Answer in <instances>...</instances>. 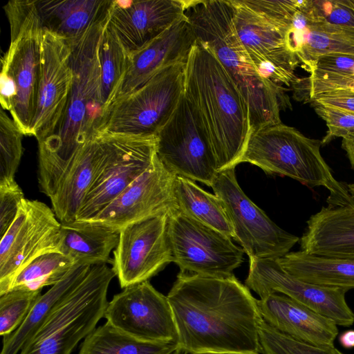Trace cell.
<instances>
[{"label": "cell", "mask_w": 354, "mask_h": 354, "mask_svg": "<svg viewBox=\"0 0 354 354\" xmlns=\"http://www.w3.org/2000/svg\"><path fill=\"white\" fill-rule=\"evenodd\" d=\"M178 345L194 354H259L257 299L232 274L179 272L167 295Z\"/></svg>", "instance_id": "cell-1"}, {"label": "cell", "mask_w": 354, "mask_h": 354, "mask_svg": "<svg viewBox=\"0 0 354 354\" xmlns=\"http://www.w3.org/2000/svg\"><path fill=\"white\" fill-rule=\"evenodd\" d=\"M106 24L91 28L73 43L68 42L72 52L71 90L55 131L38 143V181L41 191L49 198L76 153L104 123L99 47Z\"/></svg>", "instance_id": "cell-2"}, {"label": "cell", "mask_w": 354, "mask_h": 354, "mask_svg": "<svg viewBox=\"0 0 354 354\" xmlns=\"http://www.w3.org/2000/svg\"><path fill=\"white\" fill-rule=\"evenodd\" d=\"M185 93L206 132L218 172L235 167L251 134L248 108L212 50L197 40L186 61Z\"/></svg>", "instance_id": "cell-3"}, {"label": "cell", "mask_w": 354, "mask_h": 354, "mask_svg": "<svg viewBox=\"0 0 354 354\" xmlns=\"http://www.w3.org/2000/svg\"><path fill=\"white\" fill-rule=\"evenodd\" d=\"M185 15L196 40L212 50L242 94L251 133L281 123L280 111L290 106L288 97L254 66L235 30L230 0L189 1Z\"/></svg>", "instance_id": "cell-4"}, {"label": "cell", "mask_w": 354, "mask_h": 354, "mask_svg": "<svg viewBox=\"0 0 354 354\" xmlns=\"http://www.w3.org/2000/svg\"><path fill=\"white\" fill-rule=\"evenodd\" d=\"M10 42L1 58L0 103L26 136H32L40 77L43 28L35 0L9 1L4 6Z\"/></svg>", "instance_id": "cell-5"}, {"label": "cell", "mask_w": 354, "mask_h": 354, "mask_svg": "<svg viewBox=\"0 0 354 354\" xmlns=\"http://www.w3.org/2000/svg\"><path fill=\"white\" fill-rule=\"evenodd\" d=\"M114 277L113 268L106 263L92 266L18 354H71L104 317L108 288Z\"/></svg>", "instance_id": "cell-6"}, {"label": "cell", "mask_w": 354, "mask_h": 354, "mask_svg": "<svg viewBox=\"0 0 354 354\" xmlns=\"http://www.w3.org/2000/svg\"><path fill=\"white\" fill-rule=\"evenodd\" d=\"M322 144L282 122L268 125L251 133L240 163L249 162L267 174L288 176L310 187H324L333 193L342 182L324 160Z\"/></svg>", "instance_id": "cell-7"}, {"label": "cell", "mask_w": 354, "mask_h": 354, "mask_svg": "<svg viewBox=\"0 0 354 354\" xmlns=\"http://www.w3.org/2000/svg\"><path fill=\"white\" fill-rule=\"evenodd\" d=\"M186 61L165 68L136 91L116 100L100 131L156 136L184 93Z\"/></svg>", "instance_id": "cell-8"}, {"label": "cell", "mask_w": 354, "mask_h": 354, "mask_svg": "<svg viewBox=\"0 0 354 354\" xmlns=\"http://www.w3.org/2000/svg\"><path fill=\"white\" fill-rule=\"evenodd\" d=\"M221 198L234 234V240L252 261L279 259L299 238L279 227L257 206L239 186L235 167L219 171L211 187Z\"/></svg>", "instance_id": "cell-9"}, {"label": "cell", "mask_w": 354, "mask_h": 354, "mask_svg": "<svg viewBox=\"0 0 354 354\" xmlns=\"http://www.w3.org/2000/svg\"><path fill=\"white\" fill-rule=\"evenodd\" d=\"M167 233L173 262L181 273L228 277L244 260V250L230 237L188 216L178 208L168 215Z\"/></svg>", "instance_id": "cell-10"}, {"label": "cell", "mask_w": 354, "mask_h": 354, "mask_svg": "<svg viewBox=\"0 0 354 354\" xmlns=\"http://www.w3.org/2000/svg\"><path fill=\"white\" fill-rule=\"evenodd\" d=\"M156 156L174 175L209 187L218 173L208 137L185 91L171 117L156 135Z\"/></svg>", "instance_id": "cell-11"}, {"label": "cell", "mask_w": 354, "mask_h": 354, "mask_svg": "<svg viewBox=\"0 0 354 354\" xmlns=\"http://www.w3.org/2000/svg\"><path fill=\"white\" fill-rule=\"evenodd\" d=\"M100 132L106 156L77 214L78 221L93 219L152 165L156 156V136Z\"/></svg>", "instance_id": "cell-12"}, {"label": "cell", "mask_w": 354, "mask_h": 354, "mask_svg": "<svg viewBox=\"0 0 354 354\" xmlns=\"http://www.w3.org/2000/svg\"><path fill=\"white\" fill-rule=\"evenodd\" d=\"M60 227L46 204L23 200L16 218L1 237L0 295L10 290L16 276L35 259L59 252Z\"/></svg>", "instance_id": "cell-13"}, {"label": "cell", "mask_w": 354, "mask_h": 354, "mask_svg": "<svg viewBox=\"0 0 354 354\" xmlns=\"http://www.w3.org/2000/svg\"><path fill=\"white\" fill-rule=\"evenodd\" d=\"M168 215L148 217L120 230L112 268L121 288L149 281L173 262L167 233Z\"/></svg>", "instance_id": "cell-14"}, {"label": "cell", "mask_w": 354, "mask_h": 354, "mask_svg": "<svg viewBox=\"0 0 354 354\" xmlns=\"http://www.w3.org/2000/svg\"><path fill=\"white\" fill-rule=\"evenodd\" d=\"M104 317L113 327L138 339L178 344L167 297L149 281L128 286L108 302Z\"/></svg>", "instance_id": "cell-15"}, {"label": "cell", "mask_w": 354, "mask_h": 354, "mask_svg": "<svg viewBox=\"0 0 354 354\" xmlns=\"http://www.w3.org/2000/svg\"><path fill=\"white\" fill-rule=\"evenodd\" d=\"M245 285L260 299L273 292L285 295L337 326H350L354 323V313L345 299L347 290L299 279L287 272L277 259L250 261Z\"/></svg>", "instance_id": "cell-16"}, {"label": "cell", "mask_w": 354, "mask_h": 354, "mask_svg": "<svg viewBox=\"0 0 354 354\" xmlns=\"http://www.w3.org/2000/svg\"><path fill=\"white\" fill-rule=\"evenodd\" d=\"M236 34L260 75L275 84L290 86L299 64L287 48L281 29L254 12L241 0H230Z\"/></svg>", "instance_id": "cell-17"}, {"label": "cell", "mask_w": 354, "mask_h": 354, "mask_svg": "<svg viewBox=\"0 0 354 354\" xmlns=\"http://www.w3.org/2000/svg\"><path fill=\"white\" fill-rule=\"evenodd\" d=\"M71 47L63 38L43 30L40 77L32 136L38 143L50 137L64 114L73 81Z\"/></svg>", "instance_id": "cell-18"}, {"label": "cell", "mask_w": 354, "mask_h": 354, "mask_svg": "<svg viewBox=\"0 0 354 354\" xmlns=\"http://www.w3.org/2000/svg\"><path fill=\"white\" fill-rule=\"evenodd\" d=\"M176 176L156 156L152 165L91 221L120 232L129 223L169 214L178 208L174 192Z\"/></svg>", "instance_id": "cell-19"}, {"label": "cell", "mask_w": 354, "mask_h": 354, "mask_svg": "<svg viewBox=\"0 0 354 354\" xmlns=\"http://www.w3.org/2000/svg\"><path fill=\"white\" fill-rule=\"evenodd\" d=\"M326 203L306 221L299 239L301 250L317 256L354 257V183L342 182Z\"/></svg>", "instance_id": "cell-20"}, {"label": "cell", "mask_w": 354, "mask_h": 354, "mask_svg": "<svg viewBox=\"0 0 354 354\" xmlns=\"http://www.w3.org/2000/svg\"><path fill=\"white\" fill-rule=\"evenodd\" d=\"M188 1L113 0L106 24L131 55L185 15Z\"/></svg>", "instance_id": "cell-21"}, {"label": "cell", "mask_w": 354, "mask_h": 354, "mask_svg": "<svg viewBox=\"0 0 354 354\" xmlns=\"http://www.w3.org/2000/svg\"><path fill=\"white\" fill-rule=\"evenodd\" d=\"M196 40L185 15L142 49L130 55V65L115 101L136 91L165 68L187 59Z\"/></svg>", "instance_id": "cell-22"}, {"label": "cell", "mask_w": 354, "mask_h": 354, "mask_svg": "<svg viewBox=\"0 0 354 354\" xmlns=\"http://www.w3.org/2000/svg\"><path fill=\"white\" fill-rule=\"evenodd\" d=\"M261 318L279 331L319 346H333L337 325L289 297L273 292L257 299Z\"/></svg>", "instance_id": "cell-23"}, {"label": "cell", "mask_w": 354, "mask_h": 354, "mask_svg": "<svg viewBox=\"0 0 354 354\" xmlns=\"http://www.w3.org/2000/svg\"><path fill=\"white\" fill-rule=\"evenodd\" d=\"M106 153L103 136L98 132L76 153L61 178L54 195L50 198L52 209L60 223L76 221Z\"/></svg>", "instance_id": "cell-24"}, {"label": "cell", "mask_w": 354, "mask_h": 354, "mask_svg": "<svg viewBox=\"0 0 354 354\" xmlns=\"http://www.w3.org/2000/svg\"><path fill=\"white\" fill-rule=\"evenodd\" d=\"M113 0H35L43 30L68 43L107 22Z\"/></svg>", "instance_id": "cell-25"}, {"label": "cell", "mask_w": 354, "mask_h": 354, "mask_svg": "<svg viewBox=\"0 0 354 354\" xmlns=\"http://www.w3.org/2000/svg\"><path fill=\"white\" fill-rule=\"evenodd\" d=\"M120 232L95 221L61 223L59 252L76 265L95 266L109 261Z\"/></svg>", "instance_id": "cell-26"}, {"label": "cell", "mask_w": 354, "mask_h": 354, "mask_svg": "<svg viewBox=\"0 0 354 354\" xmlns=\"http://www.w3.org/2000/svg\"><path fill=\"white\" fill-rule=\"evenodd\" d=\"M290 274L302 281L348 290L354 288V257H333L303 252L277 259Z\"/></svg>", "instance_id": "cell-27"}, {"label": "cell", "mask_w": 354, "mask_h": 354, "mask_svg": "<svg viewBox=\"0 0 354 354\" xmlns=\"http://www.w3.org/2000/svg\"><path fill=\"white\" fill-rule=\"evenodd\" d=\"M91 268L75 265L59 281L41 295L21 325L3 337L1 354H18L55 308L83 281Z\"/></svg>", "instance_id": "cell-28"}, {"label": "cell", "mask_w": 354, "mask_h": 354, "mask_svg": "<svg viewBox=\"0 0 354 354\" xmlns=\"http://www.w3.org/2000/svg\"><path fill=\"white\" fill-rule=\"evenodd\" d=\"M174 192L178 209L198 222L234 239L233 228L222 201L189 178L176 176Z\"/></svg>", "instance_id": "cell-29"}, {"label": "cell", "mask_w": 354, "mask_h": 354, "mask_svg": "<svg viewBox=\"0 0 354 354\" xmlns=\"http://www.w3.org/2000/svg\"><path fill=\"white\" fill-rule=\"evenodd\" d=\"M178 347L174 342L138 339L106 322L83 340L79 354H172Z\"/></svg>", "instance_id": "cell-30"}, {"label": "cell", "mask_w": 354, "mask_h": 354, "mask_svg": "<svg viewBox=\"0 0 354 354\" xmlns=\"http://www.w3.org/2000/svg\"><path fill=\"white\" fill-rule=\"evenodd\" d=\"M303 32V47L297 58L310 73L317 59L330 54L354 55V30L325 20L315 23Z\"/></svg>", "instance_id": "cell-31"}, {"label": "cell", "mask_w": 354, "mask_h": 354, "mask_svg": "<svg viewBox=\"0 0 354 354\" xmlns=\"http://www.w3.org/2000/svg\"><path fill=\"white\" fill-rule=\"evenodd\" d=\"M99 56L101 97L106 120L130 65L129 53L116 34L106 24L101 35Z\"/></svg>", "instance_id": "cell-32"}, {"label": "cell", "mask_w": 354, "mask_h": 354, "mask_svg": "<svg viewBox=\"0 0 354 354\" xmlns=\"http://www.w3.org/2000/svg\"><path fill=\"white\" fill-rule=\"evenodd\" d=\"M75 263L59 252L44 254L27 265L15 278L12 289L41 290L53 286L72 269Z\"/></svg>", "instance_id": "cell-33"}, {"label": "cell", "mask_w": 354, "mask_h": 354, "mask_svg": "<svg viewBox=\"0 0 354 354\" xmlns=\"http://www.w3.org/2000/svg\"><path fill=\"white\" fill-rule=\"evenodd\" d=\"M259 337L262 354H344L333 346H319L293 338L266 323L259 324Z\"/></svg>", "instance_id": "cell-34"}, {"label": "cell", "mask_w": 354, "mask_h": 354, "mask_svg": "<svg viewBox=\"0 0 354 354\" xmlns=\"http://www.w3.org/2000/svg\"><path fill=\"white\" fill-rule=\"evenodd\" d=\"M23 133L3 109L0 111V184L15 180L23 154Z\"/></svg>", "instance_id": "cell-35"}, {"label": "cell", "mask_w": 354, "mask_h": 354, "mask_svg": "<svg viewBox=\"0 0 354 354\" xmlns=\"http://www.w3.org/2000/svg\"><path fill=\"white\" fill-rule=\"evenodd\" d=\"M41 295V290L12 289L0 295L1 336L10 335L21 325Z\"/></svg>", "instance_id": "cell-36"}, {"label": "cell", "mask_w": 354, "mask_h": 354, "mask_svg": "<svg viewBox=\"0 0 354 354\" xmlns=\"http://www.w3.org/2000/svg\"><path fill=\"white\" fill-rule=\"evenodd\" d=\"M248 8L261 15L277 27L288 30L295 12L308 1L241 0Z\"/></svg>", "instance_id": "cell-37"}, {"label": "cell", "mask_w": 354, "mask_h": 354, "mask_svg": "<svg viewBox=\"0 0 354 354\" xmlns=\"http://www.w3.org/2000/svg\"><path fill=\"white\" fill-rule=\"evenodd\" d=\"M315 112L326 123L328 134L322 144L329 142L333 137L343 138L354 131V113L333 106L311 103Z\"/></svg>", "instance_id": "cell-38"}, {"label": "cell", "mask_w": 354, "mask_h": 354, "mask_svg": "<svg viewBox=\"0 0 354 354\" xmlns=\"http://www.w3.org/2000/svg\"><path fill=\"white\" fill-rule=\"evenodd\" d=\"M22 189L15 180L0 184V236L14 222L24 199Z\"/></svg>", "instance_id": "cell-39"}, {"label": "cell", "mask_w": 354, "mask_h": 354, "mask_svg": "<svg viewBox=\"0 0 354 354\" xmlns=\"http://www.w3.org/2000/svg\"><path fill=\"white\" fill-rule=\"evenodd\" d=\"M318 14L324 20L354 30V10L337 1H313Z\"/></svg>", "instance_id": "cell-40"}, {"label": "cell", "mask_w": 354, "mask_h": 354, "mask_svg": "<svg viewBox=\"0 0 354 354\" xmlns=\"http://www.w3.org/2000/svg\"><path fill=\"white\" fill-rule=\"evenodd\" d=\"M313 72L354 76V55L330 54L322 55L317 59Z\"/></svg>", "instance_id": "cell-41"}, {"label": "cell", "mask_w": 354, "mask_h": 354, "mask_svg": "<svg viewBox=\"0 0 354 354\" xmlns=\"http://www.w3.org/2000/svg\"><path fill=\"white\" fill-rule=\"evenodd\" d=\"M310 103L333 106L354 113V91H337L313 97Z\"/></svg>", "instance_id": "cell-42"}, {"label": "cell", "mask_w": 354, "mask_h": 354, "mask_svg": "<svg viewBox=\"0 0 354 354\" xmlns=\"http://www.w3.org/2000/svg\"><path fill=\"white\" fill-rule=\"evenodd\" d=\"M342 145L346 153L352 169H354V131L342 138Z\"/></svg>", "instance_id": "cell-43"}, {"label": "cell", "mask_w": 354, "mask_h": 354, "mask_svg": "<svg viewBox=\"0 0 354 354\" xmlns=\"http://www.w3.org/2000/svg\"><path fill=\"white\" fill-rule=\"evenodd\" d=\"M341 344L346 348L354 347V330H349L341 335L339 337Z\"/></svg>", "instance_id": "cell-44"}, {"label": "cell", "mask_w": 354, "mask_h": 354, "mask_svg": "<svg viewBox=\"0 0 354 354\" xmlns=\"http://www.w3.org/2000/svg\"><path fill=\"white\" fill-rule=\"evenodd\" d=\"M339 3L345 6L354 10V0H342L337 1Z\"/></svg>", "instance_id": "cell-45"}, {"label": "cell", "mask_w": 354, "mask_h": 354, "mask_svg": "<svg viewBox=\"0 0 354 354\" xmlns=\"http://www.w3.org/2000/svg\"><path fill=\"white\" fill-rule=\"evenodd\" d=\"M172 354H194L182 348L178 347Z\"/></svg>", "instance_id": "cell-46"}, {"label": "cell", "mask_w": 354, "mask_h": 354, "mask_svg": "<svg viewBox=\"0 0 354 354\" xmlns=\"http://www.w3.org/2000/svg\"><path fill=\"white\" fill-rule=\"evenodd\" d=\"M259 354H262V353H259Z\"/></svg>", "instance_id": "cell-47"}]
</instances>
